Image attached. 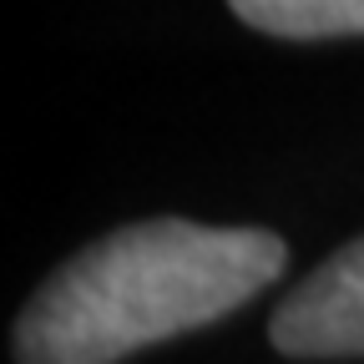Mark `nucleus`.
Wrapping results in <instances>:
<instances>
[{"mask_svg":"<svg viewBox=\"0 0 364 364\" xmlns=\"http://www.w3.org/2000/svg\"><path fill=\"white\" fill-rule=\"evenodd\" d=\"M284 263V238L263 228L188 218L117 228L36 289L16 318V364H117L243 309Z\"/></svg>","mask_w":364,"mask_h":364,"instance_id":"obj_1","label":"nucleus"},{"mask_svg":"<svg viewBox=\"0 0 364 364\" xmlns=\"http://www.w3.org/2000/svg\"><path fill=\"white\" fill-rule=\"evenodd\" d=\"M233 16L263 36L289 41L364 36V0H233Z\"/></svg>","mask_w":364,"mask_h":364,"instance_id":"obj_3","label":"nucleus"},{"mask_svg":"<svg viewBox=\"0 0 364 364\" xmlns=\"http://www.w3.org/2000/svg\"><path fill=\"white\" fill-rule=\"evenodd\" d=\"M268 339L289 359H359L364 354V238L324 258L279 304Z\"/></svg>","mask_w":364,"mask_h":364,"instance_id":"obj_2","label":"nucleus"}]
</instances>
